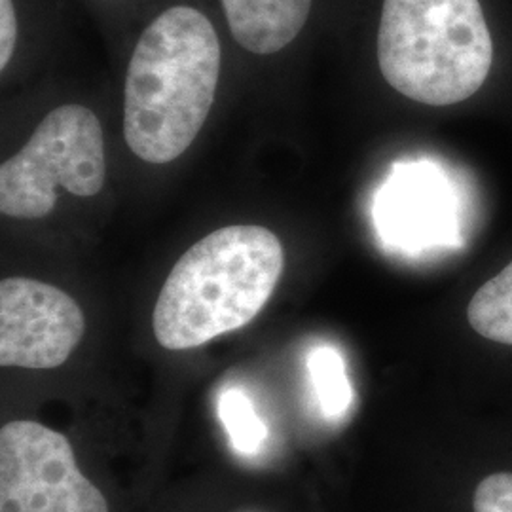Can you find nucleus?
<instances>
[{
  "instance_id": "obj_10",
  "label": "nucleus",
  "mask_w": 512,
  "mask_h": 512,
  "mask_svg": "<svg viewBox=\"0 0 512 512\" xmlns=\"http://www.w3.org/2000/svg\"><path fill=\"white\" fill-rule=\"evenodd\" d=\"M219 418L232 442V448L241 456H256L268 440V427L258 416L255 404L236 387L224 389L219 397Z\"/></svg>"
},
{
  "instance_id": "obj_13",
  "label": "nucleus",
  "mask_w": 512,
  "mask_h": 512,
  "mask_svg": "<svg viewBox=\"0 0 512 512\" xmlns=\"http://www.w3.org/2000/svg\"><path fill=\"white\" fill-rule=\"evenodd\" d=\"M238 512H264V511H258V509H243V511Z\"/></svg>"
},
{
  "instance_id": "obj_2",
  "label": "nucleus",
  "mask_w": 512,
  "mask_h": 512,
  "mask_svg": "<svg viewBox=\"0 0 512 512\" xmlns=\"http://www.w3.org/2000/svg\"><path fill=\"white\" fill-rule=\"evenodd\" d=\"M285 249L272 230L234 224L184 253L154 308V336L171 351L200 348L249 325L283 275Z\"/></svg>"
},
{
  "instance_id": "obj_7",
  "label": "nucleus",
  "mask_w": 512,
  "mask_h": 512,
  "mask_svg": "<svg viewBox=\"0 0 512 512\" xmlns=\"http://www.w3.org/2000/svg\"><path fill=\"white\" fill-rule=\"evenodd\" d=\"M228 35L247 54L270 57L293 46L310 25L315 0H219Z\"/></svg>"
},
{
  "instance_id": "obj_6",
  "label": "nucleus",
  "mask_w": 512,
  "mask_h": 512,
  "mask_svg": "<svg viewBox=\"0 0 512 512\" xmlns=\"http://www.w3.org/2000/svg\"><path fill=\"white\" fill-rule=\"evenodd\" d=\"M86 332L73 296L29 277L0 283V365L52 370L63 365Z\"/></svg>"
},
{
  "instance_id": "obj_4",
  "label": "nucleus",
  "mask_w": 512,
  "mask_h": 512,
  "mask_svg": "<svg viewBox=\"0 0 512 512\" xmlns=\"http://www.w3.org/2000/svg\"><path fill=\"white\" fill-rule=\"evenodd\" d=\"M105 177V139L97 116L82 105H63L0 165V211L12 219H44L54 211L57 188L92 198L103 190Z\"/></svg>"
},
{
  "instance_id": "obj_11",
  "label": "nucleus",
  "mask_w": 512,
  "mask_h": 512,
  "mask_svg": "<svg viewBox=\"0 0 512 512\" xmlns=\"http://www.w3.org/2000/svg\"><path fill=\"white\" fill-rule=\"evenodd\" d=\"M473 512H512V471H497L476 484Z\"/></svg>"
},
{
  "instance_id": "obj_9",
  "label": "nucleus",
  "mask_w": 512,
  "mask_h": 512,
  "mask_svg": "<svg viewBox=\"0 0 512 512\" xmlns=\"http://www.w3.org/2000/svg\"><path fill=\"white\" fill-rule=\"evenodd\" d=\"M308 370L321 414L327 420H342L353 404V389L340 351L332 346L313 349Z\"/></svg>"
},
{
  "instance_id": "obj_1",
  "label": "nucleus",
  "mask_w": 512,
  "mask_h": 512,
  "mask_svg": "<svg viewBox=\"0 0 512 512\" xmlns=\"http://www.w3.org/2000/svg\"><path fill=\"white\" fill-rule=\"evenodd\" d=\"M222 65L217 25L192 2H173L148 21L129 57L124 137L148 164L183 156L215 103Z\"/></svg>"
},
{
  "instance_id": "obj_3",
  "label": "nucleus",
  "mask_w": 512,
  "mask_h": 512,
  "mask_svg": "<svg viewBox=\"0 0 512 512\" xmlns=\"http://www.w3.org/2000/svg\"><path fill=\"white\" fill-rule=\"evenodd\" d=\"M376 57L406 99L450 107L484 86L494 42L480 0H382Z\"/></svg>"
},
{
  "instance_id": "obj_8",
  "label": "nucleus",
  "mask_w": 512,
  "mask_h": 512,
  "mask_svg": "<svg viewBox=\"0 0 512 512\" xmlns=\"http://www.w3.org/2000/svg\"><path fill=\"white\" fill-rule=\"evenodd\" d=\"M467 323L478 336L512 346V260L473 294Z\"/></svg>"
},
{
  "instance_id": "obj_5",
  "label": "nucleus",
  "mask_w": 512,
  "mask_h": 512,
  "mask_svg": "<svg viewBox=\"0 0 512 512\" xmlns=\"http://www.w3.org/2000/svg\"><path fill=\"white\" fill-rule=\"evenodd\" d=\"M0 512H109V503L80 473L67 437L19 420L0 429Z\"/></svg>"
},
{
  "instance_id": "obj_12",
  "label": "nucleus",
  "mask_w": 512,
  "mask_h": 512,
  "mask_svg": "<svg viewBox=\"0 0 512 512\" xmlns=\"http://www.w3.org/2000/svg\"><path fill=\"white\" fill-rule=\"evenodd\" d=\"M19 40L18 10L14 0H0V69L16 54Z\"/></svg>"
}]
</instances>
